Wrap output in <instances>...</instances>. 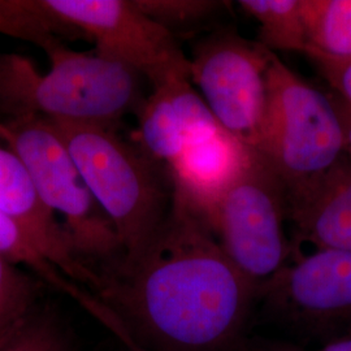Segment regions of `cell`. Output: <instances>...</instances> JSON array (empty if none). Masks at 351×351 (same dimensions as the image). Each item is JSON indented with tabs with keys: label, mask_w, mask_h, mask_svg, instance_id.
Instances as JSON below:
<instances>
[{
	"label": "cell",
	"mask_w": 351,
	"mask_h": 351,
	"mask_svg": "<svg viewBox=\"0 0 351 351\" xmlns=\"http://www.w3.org/2000/svg\"><path fill=\"white\" fill-rule=\"evenodd\" d=\"M97 275L95 295L142 351H229L256 301L206 217L175 193L150 242Z\"/></svg>",
	"instance_id": "1"
},
{
	"label": "cell",
	"mask_w": 351,
	"mask_h": 351,
	"mask_svg": "<svg viewBox=\"0 0 351 351\" xmlns=\"http://www.w3.org/2000/svg\"><path fill=\"white\" fill-rule=\"evenodd\" d=\"M46 55L50 69L39 73L25 56L0 52V120L34 117L114 129L146 99L137 72L95 51L78 52L62 40Z\"/></svg>",
	"instance_id": "2"
},
{
	"label": "cell",
	"mask_w": 351,
	"mask_h": 351,
	"mask_svg": "<svg viewBox=\"0 0 351 351\" xmlns=\"http://www.w3.org/2000/svg\"><path fill=\"white\" fill-rule=\"evenodd\" d=\"M94 198L111 220L123 258L137 255L171 210L168 173L113 128L50 121Z\"/></svg>",
	"instance_id": "3"
},
{
	"label": "cell",
	"mask_w": 351,
	"mask_h": 351,
	"mask_svg": "<svg viewBox=\"0 0 351 351\" xmlns=\"http://www.w3.org/2000/svg\"><path fill=\"white\" fill-rule=\"evenodd\" d=\"M267 88V110L255 150L282 181L289 201L349 150L333 98L294 73L275 52Z\"/></svg>",
	"instance_id": "4"
},
{
	"label": "cell",
	"mask_w": 351,
	"mask_h": 351,
	"mask_svg": "<svg viewBox=\"0 0 351 351\" xmlns=\"http://www.w3.org/2000/svg\"><path fill=\"white\" fill-rule=\"evenodd\" d=\"M0 136L25 163L46 206L63 216L80 259L95 274L119 262L123 246L116 229L50 121L0 120Z\"/></svg>",
	"instance_id": "5"
},
{
	"label": "cell",
	"mask_w": 351,
	"mask_h": 351,
	"mask_svg": "<svg viewBox=\"0 0 351 351\" xmlns=\"http://www.w3.org/2000/svg\"><path fill=\"white\" fill-rule=\"evenodd\" d=\"M206 220L228 258L259 288L294 256L287 189L256 150L215 202Z\"/></svg>",
	"instance_id": "6"
},
{
	"label": "cell",
	"mask_w": 351,
	"mask_h": 351,
	"mask_svg": "<svg viewBox=\"0 0 351 351\" xmlns=\"http://www.w3.org/2000/svg\"><path fill=\"white\" fill-rule=\"evenodd\" d=\"M42 3L65 25L91 38L98 55L137 72L152 88L173 75H190V62L176 36L143 12L136 0Z\"/></svg>",
	"instance_id": "7"
},
{
	"label": "cell",
	"mask_w": 351,
	"mask_h": 351,
	"mask_svg": "<svg viewBox=\"0 0 351 351\" xmlns=\"http://www.w3.org/2000/svg\"><path fill=\"white\" fill-rule=\"evenodd\" d=\"M274 52L234 33L202 40L190 62V80L220 126L256 149L267 110V75Z\"/></svg>",
	"instance_id": "8"
},
{
	"label": "cell",
	"mask_w": 351,
	"mask_h": 351,
	"mask_svg": "<svg viewBox=\"0 0 351 351\" xmlns=\"http://www.w3.org/2000/svg\"><path fill=\"white\" fill-rule=\"evenodd\" d=\"M256 300L289 326L310 332L351 323V251L297 252L256 289Z\"/></svg>",
	"instance_id": "9"
},
{
	"label": "cell",
	"mask_w": 351,
	"mask_h": 351,
	"mask_svg": "<svg viewBox=\"0 0 351 351\" xmlns=\"http://www.w3.org/2000/svg\"><path fill=\"white\" fill-rule=\"evenodd\" d=\"M0 211L21 226L65 276L95 294L98 275L80 259L63 224L40 198L25 163L1 136Z\"/></svg>",
	"instance_id": "10"
},
{
	"label": "cell",
	"mask_w": 351,
	"mask_h": 351,
	"mask_svg": "<svg viewBox=\"0 0 351 351\" xmlns=\"http://www.w3.org/2000/svg\"><path fill=\"white\" fill-rule=\"evenodd\" d=\"M137 116L139 150L167 173L190 142L221 128L188 75L154 86Z\"/></svg>",
	"instance_id": "11"
},
{
	"label": "cell",
	"mask_w": 351,
	"mask_h": 351,
	"mask_svg": "<svg viewBox=\"0 0 351 351\" xmlns=\"http://www.w3.org/2000/svg\"><path fill=\"white\" fill-rule=\"evenodd\" d=\"M288 223L294 250L300 243L315 249L351 251V152L326 173L288 201Z\"/></svg>",
	"instance_id": "12"
},
{
	"label": "cell",
	"mask_w": 351,
	"mask_h": 351,
	"mask_svg": "<svg viewBox=\"0 0 351 351\" xmlns=\"http://www.w3.org/2000/svg\"><path fill=\"white\" fill-rule=\"evenodd\" d=\"M251 150L223 128L190 142L168 169L173 193L206 217Z\"/></svg>",
	"instance_id": "13"
},
{
	"label": "cell",
	"mask_w": 351,
	"mask_h": 351,
	"mask_svg": "<svg viewBox=\"0 0 351 351\" xmlns=\"http://www.w3.org/2000/svg\"><path fill=\"white\" fill-rule=\"evenodd\" d=\"M0 255L13 265L29 269L30 275L37 277L42 284L68 295L123 343L129 341V333L121 320L91 290L65 276L55 264L51 263L25 230L1 211Z\"/></svg>",
	"instance_id": "14"
},
{
	"label": "cell",
	"mask_w": 351,
	"mask_h": 351,
	"mask_svg": "<svg viewBox=\"0 0 351 351\" xmlns=\"http://www.w3.org/2000/svg\"><path fill=\"white\" fill-rule=\"evenodd\" d=\"M308 58L351 59V0H301Z\"/></svg>",
	"instance_id": "15"
},
{
	"label": "cell",
	"mask_w": 351,
	"mask_h": 351,
	"mask_svg": "<svg viewBox=\"0 0 351 351\" xmlns=\"http://www.w3.org/2000/svg\"><path fill=\"white\" fill-rule=\"evenodd\" d=\"M239 4L256 20L259 43L265 49L306 53L308 42L301 0H241Z\"/></svg>",
	"instance_id": "16"
},
{
	"label": "cell",
	"mask_w": 351,
	"mask_h": 351,
	"mask_svg": "<svg viewBox=\"0 0 351 351\" xmlns=\"http://www.w3.org/2000/svg\"><path fill=\"white\" fill-rule=\"evenodd\" d=\"M0 34L49 51L78 33L65 25L43 5L42 0H0Z\"/></svg>",
	"instance_id": "17"
},
{
	"label": "cell",
	"mask_w": 351,
	"mask_h": 351,
	"mask_svg": "<svg viewBox=\"0 0 351 351\" xmlns=\"http://www.w3.org/2000/svg\"><path fill=\"white\" fill-rule=\"evenodd\" d=\"M39 282L0 255V336L36 310Z\"/></svg>",
	"instance_id": "18"
},
{
	"label": "cell",
	"mask_w": 351,
	"mask_h": 351,
	"mask_svg": "<svg viewBox=\"0 0 351 351\" xmlns=\"http://www.w3.org/2000/svg\"><path fill=\"white\" fill-rule=\"evenodd\" d=\"M0 351H72L62 326L34 310L0 336Z\"/></svg>",
	"instance_id": "19"
},
{
	"label": "cell",
	"mask_w": 351,
	"mask_h": 351,
	"mask_svg": "<svg viewBox=\"0 0 351 351\" xmlns=\"http://www.w3.org/2000/svg\"><path fill=\"white\" fill-rule=\"evenodd\" d=\"M139 8L173 36L177 29L202 24L224 3L213 0H136Z\"/></svg>",
	"instance_id": "20"
},
{
	"label": "cell",
	"mask_w": 351,
	"mask_h": 351,
	"mask_svg": "<svg viewBox=\"0 0 351 351\" xmlns=\"http://www.w3.org/2000/svg\"><path fill=\"white\" fill-rule=\"evenodd\" d=\"M329 85L339 94V99L351 107V59L348 60H326L322 58H310Z\"/></svg>",
	"instance_id": "21"
},
{
	"label": "cell",
	"mask_w": 351,
	"mask_h": 351,
	"mask_svg": "<svg viewBox=\"0 0 351 351\" xmlns=\"http://www.w3.org/2000/svg\"><path fill=\"white\" fill-rule=\"evenodd\" d=\"M333 101H335V106L339 112V120H341L342 129H343L346 147L351 152V107L342 99H339V97L333 98Z\"/></svg>",
	"instance_id": "22"
},
{
	"label": "cell",
	"mask_w": 351,
	"mask_h": 351,
	"mask_svg": "<svg viewBox=\"0 0 351 351\" xmlns=\"http://www.w3.org/2000/svg\"><path fill=\"white\" fill-rule=\"evenodd\" d=\"M316 351H351V330L326 341L324 346Z\"/></svg>",
	"instance_id": "23"
},
{
	"label": "cell",
	"mask_w": 351,
	"mask_h": 351,
	"mask_svg": "<svg viewBox=\"0 0 351 351\" xmlns=\"http://www.w3.org/2000/svg\"><path fill=\"white\" fill-rule=\"evenodd\" d=\"M272 351H298V350H272Z\"/></svg>",
	"instance_id": "24"
}]
</instances>
